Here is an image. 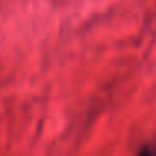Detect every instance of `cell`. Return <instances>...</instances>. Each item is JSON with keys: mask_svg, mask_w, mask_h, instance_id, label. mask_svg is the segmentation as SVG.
<instances>
[{"mask_svg": "<svg viewBox=\"0 0 156 156\" xmlns=\"http://www.w3.org/2000/svg\"><path fill=\"white\" fill-rule=\"evenodd\" d=\"M139 156H153V154H151V153H149V151H143V153H141V154H139Z\"/></svg>", "mask_w": 156, "mask_h": 156, "instance_id": "cell-1", "label": "cell"}]
</instances>
